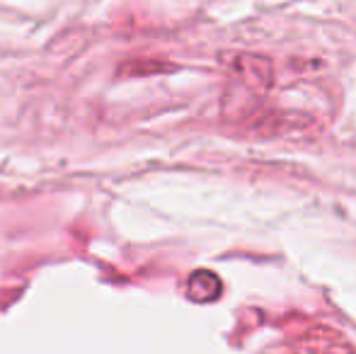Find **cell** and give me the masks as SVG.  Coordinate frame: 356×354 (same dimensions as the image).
Listing matches in <instances>:
<instances>
[{"label":"cell","instance_id":"cell-1","mask_svg":"<svg viewBox=\"0 0 356 354\" xmlns=\"http://www.w3.org/2000/svg\"><path fill=\"white\" fill-rule=\"evenodd\" d=\"M223 63L252 90L257 92H269L277 81V73H274V63L269 56L252 51H228L223 54Z\"/></svg>","mask_w":356,"mask_h":354}]
</instances>
